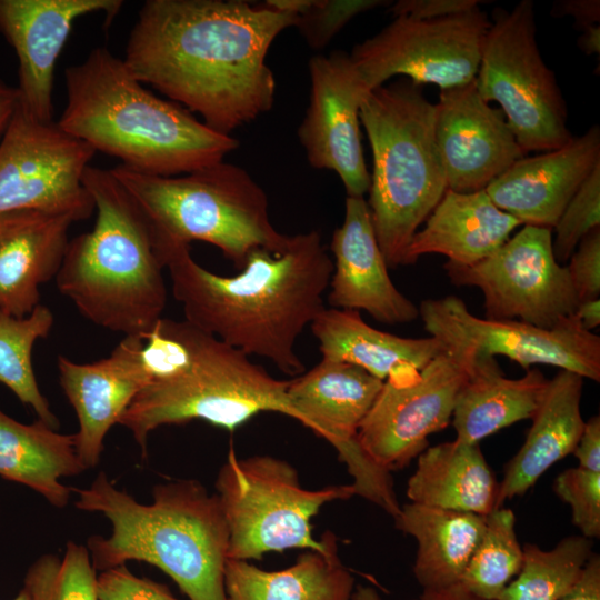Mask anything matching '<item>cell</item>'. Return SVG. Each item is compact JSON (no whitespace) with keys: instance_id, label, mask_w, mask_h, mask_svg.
Listing matches in <instances>:
<instances>
[{"instance_id":"cell-1","label":"cell","mask_w":600,"mask_h":600,"mask_svg":"<svg viewBox=\"0 0 600 600\" xmlns=\"http://www.w3.org/2000/svg\"><path fill=\"white\" fill-rule=\"evenodd\" d=\"M296 22L266 1L148 0L122 59L141 83L231 136L272 108L276 79L267 54Z\"/></svg>"},{"instance_id":"cell-2","label":"cell","mask_w":600,"mask_h":600,"mask_svg":"<svg viewBox=\"0 0 600 600\" xmlns=\"http://www.w3.org/2000/svg\"><path fill=\"white\" fill-rule=\"evenodd\" d=\"M154 241L186 321L288 376L304 372L297 340L324 310L333 271L318 230L290 236L280 251L253 250L231 277L200 266L189 244Z\"/></svg>"},{"instance_id":"cell-3","label":"cell","mask_w":600,"mask_h":600,"mask_svg":"<svg viewBox=\"0 0 600 600\" xmlns=\"http://www.w3.org/2000/svg\"><path fill=\"white\" fill-rule=\"evenodd\" d=\"M58 124L96 151L146 174L173 177L223 161L239 147L182 106L159 98L106 47L64 70Z\"/></svg>"},{"instance_id":"cell-4","label":"cell","mask_w":600,"mask_h":600,"mask_svg":"<svg viewBox=\"0 0 600 600\" xmlns=\"http://www.w3.org/2000/svg\"><path fill=\"white\" fill-rule=\"evenodd\" d=\"M149 373L119 424L147 456L149 434L161 426L204 420L234 430L260 412L298 420L287 389L248 354L186 320L161 318L143 337Z\"/></svg>"},{"instance_id":"cell-5","label":"cell","mask_w":600,"mask_h":600,"mask_svg":"<svg viewBox=\"0 0 600 600\" xmlns=\"http://www.w3.org/2000/svg\"><path fill=\"white\" fill-rule=\"evenodd\" d=\"M72 491L79 494L78 509L99 512L111 523L109 537L88 540L96 570L143 561L168 574L189 600H227L229 531L217 496L201 482L158 484L149 504L117 489L104 472Z\"/></svg>"},{"instance_id":"cell-6","label":"cell","mask_w":600,"mask_h":600,"mask_svg":"<svg viewBox=\"0 0 600 600\" xmlns=\"http://www.w3.org/2000/svg\"><path fill=\"white\" fill-rule=\"evenodd\" d=\"M83 184L96 222L69 240L56 286L96 326L143 338L168 300L152 226L111 170L89 166Z\"/></svg>"},{"instance_id":"cell-7","label":"cell","mask_w":600,"mask_h":600,"mask_svg":"<svg viewBox=\"0 0 600 600\" xmlns=\"http://www.w3.org/2000/svg\"><path fill=\"white\" fill-rule=\"evenodd\" d=\"M434 120L436 103L407 78L369 91L360 106L373 158L367 203L389 268L404 266L414 233L448 190Z\"/></svg>"},{"instance_id":"cell-8","label":"cell","mask_w":600,"mask_h":600,"mask_svg":"<svg viewBox=\"0 0 600 600\" xmlns=\"http://www.w3.org/2000/svg\"><path fill=\"white\" fill-rule=\"evenodd\" d=\"M138 202L156 238L217 247L237 269L259 248L282 250L289 234L271 223L264 190L241 167L223 161L161 177L121 164L110 169Z\"/></svg>"},{"instance_id":"cell-9","label":"cell","mask_w":600,"mask_h":600,"mask_svg":"<svg viewBox=\"0 0 600 600\" xmlns=\"http://www.w3.org/2000/svg\"><path fill=\"white\" fill-rule=\"evenodd\" d=\"M228 531V558L248 561L288 549L324 551L333 536H312L311 520L329 502L356 496L350 484L304 489L297 470L271 456L238 458L229 450L216 480Z\"/></svg>"},{"instance_id":"cell-10","label":"cell","mask_w":600,"mask_h":600,"mask_svg":"<svg viewBox=\"0 0 600 600\" xmlns=\"http://www.w3.org/2000/svg\"><path fill=\"white\" fill-rule=\"evenodd\" d=\"M474 78L486 102L497 101L522 150L550 151L573 137L566 101L537 43L534 4L494 8Z\"/></svg>"},{"instance_id":"cell-11","label":"cell","mask_w":600,"mask_h":600,"mask_svg":"<svg viewBox=\"0 0 600 600\" xmlns=\"http://www.w3.org/2000/svg\"><path fill=\"white\" fill-rule=\"evenodd\" d=\"M490 26L479 7L439 19L398 16L349 58L367 91L396 76L450 89L474 80Z\"/></svg>"},{"instance_id":"cell-12","label":"cell","mask_w":600,"mask_h":600,"mask_svg":"<svg viewBox=\"0 0 600 600\" xmlns=\"http://www.w3.org/2000/svg\"><path fill=\"white\" fill-rule=\"evenodd\" d=\"M97 151L18 107L0 139V214L37 210L88 219L94 202L83 174Z\"/></svg>"},{"instance_id":"cell-13","label":"cell","mask_w":600,"mask_h":600,"mask_svg":"<svg viewBox=\"0 0 600 600\" xmlns=\"http://www.w3.org/2000/svg\"><path fill=\"white\" fill-rule=\"evenodd\" d=\"M443 268L453 284L482 291L487 319L551 329L572 316L579 302L566 266L554 257L548 228L523 226L481 261H447Z\"/></svg>"},{"instance_id":"cell-14","label":"cell","mask_w":600,"mask_h":600,"mask_svg":"<svg viewBox=\"0 0 600 600\" xmlns=\"http://www.w3.org/2000/svg\"><path fill=\"white\" fill-rule=\"evenodd\" d=\"M419 318L430 337L471 360L504 356L524 370L548 364L600 381V337L573 313L551 329L519 320H493L471 313L456 296L426 299Z\"/></svg>"},{"instance_id":"cell-15","label":"cell","mask_w":600,"mask_h":600,"mask_svg":"<svg viewBox=\"0 0 600 600\" xmlns=\"http://www.w3.org/2000/svg\"><path fill=\"white\" fill-rule=\"evenodd\" d=\"M382 387L383 381L357 366L321 359L312 369L290 380L287 394L297 421L337 450L353 479L356 496L394 519L401 506L391 472L373 462L358 441L359 427Z\"/></svg>"},{"instance_id":"cell-16","label":"cell","mask_w":600,"mask_h":600,"mask_svg":"<svg viewBox=\"0 0 600 600\" xmlns=\"http://www.w3.org/2000/svg\"><path fill=\"white\" fill-rule=\"evenodd\" d=\"M473 360L448 350L433 358L409 384L384 381L358 430V441L379 467H406L428 448V438L444 429Z\"/></svg>"},{"instance_id":"cell-17","label":"cell","mask_w":600,"mask_h":600,"mask_svg":"<svg viewBox=\"0 0 600 600\" xmlns=\"http://www.w3.org/2000/svg\"><path fill=\"white\" fill-rule=\"evenodd\" d=\"M310 101L298 138L308 162L334 171L347 197H363L370 188L360 136V106L367 91L343 51L309 61Z\"/></svg>"},{"instance_id":"cell-18","label":"cell","mask_w":600,"mask_h":600,"mask_svg":"<svg viewBox=\"0 0 600 600\" xmlns=\"http://www.w3.org/2000/svg\"><path fill=\"white\" fill-rule=\"evenodd\" d=\"M436 142L448 190H484L527 153L501 109L478 92L476 81L440 90L436 103Z\"/></svg>"},{"instance_id":"cell-19","label":"cell","mask_w":600,"mask_h":600,"mask_svg":"<svg viewBox=\"0 0 600 600\" xmlns=\"http://www.w3.org/2000/svg\"><path fill=\"white\" fill-rule=\"evenodd\" d=\"M122 6L121 0H0V32L18 58L17 91L24 112L53 121L54 68L73 23L92 13L111 21Z\"/></svg>"},{"instance_id":"cell-20","label":"cell","mask_w":600,"mask_h":600,"mask_svg":"<svg viewBox=\"0 0 600 600\" xmlns=\"http://www.w3.org/2000/svg\"><path fill=\"white\" fill-rule=\"evenodd\" d=\"M142 351L143 338L128 336L98 361L58 356L59 383L79 421L76 452L86 470L99 463L108 431L149 380Z\"/></svg>"},{"instance_id":"cell-21","label":"cell","mask_w":600,"mask_h":600,"mask_svg":"<svg viewBox=\"0 0 600 600\" xmlns=\"http://www.w3.org/2000/svg\"><path fill=\"white\" fill-rule=\"evenodd\" d=\"M330 249L334 258L327 297L331 308L363 310L388 324L419 318V307L389 276L363 197H347L344 219L332 234Z\"/></svg>"},{"instance_id":"cell-22","label":"cell","mask_w":600,"mask_h":600,"mask_svg":"<svg viewBox=\"0 0 600 600\" xmlns=\"http://www.w3.org/2000/svg\"><path fill=\"white\" fill-rule=\"evenodd\" d=\"M600 163V129L591 127L561 148L522 157L484 191L522 226L553 229L566 206Z\"/></svg>"},{"instance_id":"cell-23","label":"cell","mask_w":600,"mask_h":600,"mask_svg":"<svg viewBox=\"0 0 600 600\" xmlns=\"http://www.w3.org/2000/svg\"><path fill=\"white\" fill-rule=\"evenodd\" d=\"M74 222L37 210L0 214V311L26 317L40 304V287L56 278Z\"/></svg>"},{"instance_id":"cell-24","label":"cell","mask_w":600,"mask_h":600,"mask_svg":"<svg viewBox=\"0 0 600 600\" xmlns=\"http://www.w3.org/2000/svg\"><path fill=\"white\" fill-rule=\"evenodd\" d=\"M322 359L357 366L381 381L409 384L446 350L433 337L403 338L369 326L359 311L324 310L310 324Z\"/></svg>"},{"instance_id":"cell-25","label":"cell","mask_w":600,"mask_h":600,"mask_svg":"<svg viewBox=\"0 0 600 600\" xmlns=\"http://www.w3.org/2000/svg\"><path fill=\"white\" fill-rule=\"evenodd\" d=\"M583 380L567 370L548 380L526 440L504 467L497 508L523 496L549 468L573 452L584 427L580 410Z\"/></svg>"},{"instance_id":"cell-26","label":"cell","mask_w":600,"mask_h":600,"mask_svg":"<svg viewBox=\"0 0 600 600\" xmlns=\"http://www.w3.org/2000/svg\"><path fill=\"white\" fill-rule=\"evenodd\" d=\"M522 223L500 210L484 190H447L406 252L404 266L424 254L446 256L449 262L471 266L499 249Z\"/></svg>"},{"instance_id":"cell-27","label":"cell","mask_w":600,"mask_h":600,"mask_svg":"<svg viewBox=\"0 0 600 600\" xmlns=\"http://www.w3.org/2000/svg\"><path fill=\"white\" fill-rule=\"evenodd\" d=\"M548 379L539 369H528L518 379L503 376L494 358L473 361L459 390L453 411L454 440L479 443L518 421L531 419L544 392Z\"/></svg>"},{"instance_id":"cell-28","label":"cell","mask_w":600,"mask_h":600,"mask_svg":"<svg viewBox=\"0 0 600 600\" xmlns=\"http://www.w3.org/2000/svg\"><path fill=\"white\" fill-rule=\"evenodd\" d=\"M498 486L479 443L453 440L418 456L406 493L412 503L486 517L497 509Z\"/></svg>"},{"instance_id":"cell-29","label":"cell","mask_w":600,"mask_h":600,"mask_svg":"<svg viewBox=\"0 0 600 600\" xmlns=\"http://www.w3.org/2000/svg\"><path fill=\"white\" fill-rule=\"evenodd\" d=\"M224 589L227 600H351L354 578L339 558L333 534L324 551L307 550L282 570L228 559Z\"/></svg>"},{"instance_id":"cell-30","label":"cell","mask_w":600,"mask_h":600,"mask_svg":"<svg viewBox=\"0 0 600 600\" xmlns=\"http://www.w3.org/2000/svg\"><path fill=\"white\" fill-rule=\"evenodd\" d=\"M396 527L414 538L413 574L423 590L459 583L477 548L486 517L417 503L401 506Z\"/></svg>"},{"instance_id":"cell-31","label":"cell","mask_w":600,"mask_h":600,"mask_svg":"<svg viewBox=\"0 0 600 600\" xmlns=\"http://www.w3.org/2000/svg\"><path fill=\"white\" fill-rule=\"evenodd\" d=\"M86 471L74 447V436L64 434L37 420L17 421L0 409V476L24 484L57 508L69 503L72 488L62 477Z\"/></svg>"},{"instance_id":"cell-32","label":"cell","mask_w":600,"mask_h":600,"mask_svg":"<svg viewBox=\"0 0 600 600\" xmlns=\"http://www.w3.org/2000/svg\"><path fill=\"white\" fill-rule=\"evenodd\" d=\"M52 326L53 313L43 304L26 317L0 311V382L30 406L38 420L58 430L59 419L40 391L32 366L33 346L49 336Z\"/></svg>"},{"instance_id":"cell-33","label":"cell","mask_w":600,"mask_h":600,"mask_svg":"<svg viewBox=\"0 0 600 600\" xmlns=\"http://www.w3.org/2000/svg\"><path fill=\"white\" fill-rule=\"evenodd\" d=\"M592 546L583 536L563 538L549 550L526 543L521 569L498 600H561L580 578Z\"/></svg>"},{"instance_id":"cell-34","label":"cell","mask_w":600,"mask_h":600,"mask_svg":"<svg viewBox=\"0 0 600 600\" xmlns=\"http://www.w3.org/2000/svg\"><path fill=\"white\" fill-rule=\"evenodd\" d=\"M523 551L511 509L500 507L486 516L483 534L459 584L481 600H498L522 566Z\"/></svg>"},{"instance_id":"cell-35","label":"cell","mask_w":600,"mask_h":600,"mask_svg":"<svg viewBox=\"0 0 600 600\" xmlns=\"http://www.w3.org/2000/svg\"><path fill=\"white\" fill-rule=\"evenodd\" d=\"M88 548L69 541L63 557L44 554L28 569L22 589L30 600H99Z\"/></svg>"},{"instance_id":"cell-36","label":"cell","mask_w":600,"mask_h":600,"mask_svg":"<svg viewBox=\"0 0 600 600\" xmlns=\"http://www.w3.org/2000/svg\"><path fill=\"white\" fill-rule=\"evenodd\" d=\"M269 6L297 17L307 43L322 49L356 16L389 3L381 0H268Z\"/></svg>"},{"instance_id":"cell-37","label":"cell","mask_w":600,"mask_h":600,"mask_svg":"<svg viewBox=\"0 0 600 600\" xmlns=\"http://www.w3.org/2000/svg\"><path fill=\"white\" fill-rule=\"evenodd\" d=\"M600 228V163L570 199L556 226L552 249L557 261L566 263L580 241Z\"/></svg>"},{"instance_id":"cell-38","label":"cell","mask_w":600,"mask_h":600,"mask_svg":"<svg viewBox=\"0 0 600 600\" xmlns=\"http://www.w3.org/2000/svg\"><path fill=\"white\" fill-rule=\"evenodd\" d=\"M554 492L568 503L572 522L588 539L600 537V472L580 467L562 471L554 481Z\"/></svg>"},{"instance_id":"cell-39","label":"cell","mask_w":600,"mask_h":600,"mask_svg":"<svg viewBox=\"0 0 600 600\" xmlns=\"http://www.w3.org/2000/svg\"><path fill=\"white\" fill-rule=\"evenodd\" d=\"M99 600H180L156 581L134 576L126 564L103 570L97 577Z\"/></svg>"},{"instance_id":"cell-40","label":"cell","mask_w":600,"mask_h":600,"mask_svg":"<svg viewBox=\"0 0 600 600\" xmlns=\"http://www.w3.org/2000/svg\"><path fill=\"white\" fill-rule=\"evenodd\" d=\"M566 266L578 301L597 299L600 294V228L588 233L578 244Z\"/></svg>"},{"instance_id":"cell-41","label":"cell","mask_w":600,"mask_h":600,"mask_svg":"<svg viewBox=\"0 0 600 600\" xmlns=\"http://www.w3.org/2000/svg\"><path fill=\"white\" fill-rule=\"evenodd\" d=\"M479 0H399L390 6L393 17L439 19L459 14L479 7Z\"/></svg>"},{"instance_id":"cell-42","label":"cell","mask_w":600,"mask_h":600,"mask_svg":"<svg viewBox=\"0 0 600 600\" xmlns=\"http://www.w3.org/2000/svg\"><path fill=\"white\" fill-rule=\"evenodd\" d=\"M582 469L600 472V417L584 421L581 437L573 452Z\"/></svg>"},{"instance_id":"cell-43","label":"cell","mask_w":600,"mask_h":600,"mask_svg":"<svg viewBox=\"0 0 600 600\" xmlns=\"http://www.w3.org/2000/svg\"><path fill=\"white\" fill-rule=\"evenodd\" d=\"M561 600H600V557L588 559L580 578Z\"/></svg>"},{"instance_id":"cell-44","label":"cell","mask_w":600,"mask_h":600,"mask_svg":"<svg viewBox=\"0 0 600 600\" xmlns=\"http://www.w3.org/2000/svg\"><path fill=\"white\" fill-rule=\"evenodd\" d=\"M551 14L554 17H572L577 24L584 29L586 27L599 24L600 21V1L599 0H560L557 1Z\"/></svg>"},{"instance_id":"cell-45","label":"cell","mask_w":600,"mask_h":600,"mask_svg":"<svg viewBox=\"0 0 600 600\" xmlns=\"http://www.w3.org/2000/svg\"><path fill=\"white\" fill-rule=\"evenodd\" d=\"M18 101L17 88H12L0 80V139L18 107Z\"/></svg>"},{"instance_id":"cell-46","label":"cell","mask_w":600,"mask_h":600,"mask_svg":"<svg viewBox=\"0 0 600 600\" xmlns=\"http://www.w3.org/2000/svg\"><path fill=\"white\" fill-rule=\"evenodd\" d=\"M574 314L587 331H591L600 324V299H589L578 302Z\"/></svg>"},{"instance_id":"cell-47","label":"cell","mask_w":600,"mask_h":600,"mask_svg":"<svg viewBox=\"0 0 600 600\" xmlns=\"http://www.w3.org/2000/svg\"><path fill=\"white\" fill-rule=\"evenodd\" d=\"M419 600H481L467 590L459 583L439 590H423Z\"/></svg>"},{"instance_id":"cell-48","label":"cell","mask_w":600,"mask_h":600,"mask_svg":"<svg viewBox=\"0 0 600 600\" xmlns=\"http://www.w3.org/2000/svg\"><path fill=\"white\" fill-rule=\"evenodd\" d=\"M578 47L586 54H599L600 52V27L593 24L586 27L578 39Z\"/></svg>"},{"instance_id":"cell-49","label":"cell","mask_w":600,"mask_h":600,"mask_svg":"<svg viewBox=\"0 0 600 600\" xmlns=\"http://www.w3.org/2000/svg\"><path fill=\"white\" fill-rule=\"evenodd\" d=\"M351 600H383L376 589L368 586H358L351 596ZM419 600V599H418Z\"/></svg>"},{"instance_id":"cell-50","label":"cell","mask_w":600,"mask_h":600,"mask_svg":"<svg viewBox=\"0 0 600 600\" xmlns=\"http://www.w3.org/2000/svg\"><path fill=\"white\" fill-rule=\"evenodd\" d=\"M12 600H30V598L26 590L21 588L19 593Z\"/></svg>"}]
</instances>
